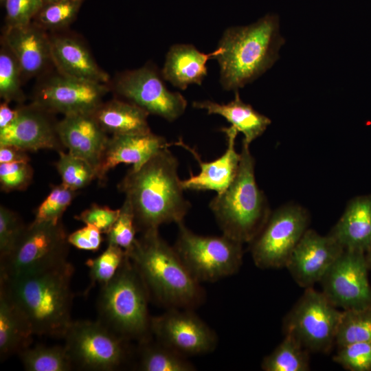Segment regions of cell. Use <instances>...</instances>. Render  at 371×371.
<instances>
[{
    "instance_id": "obj_44",
    "label": "cell",
    "mask_w": 371,
    "mask_h": 371,
    "mask_svg": "<svg viewBox=\"0 0 371 371\" xmlns=\"http://www.w3.org/2000/svg\"><path fill=\"white\" fill-rule=\"evenodd\" d=\"M30 161L27 151L12 145L0 146V164Z\"/></svg>"
},
{
    "instance_id": "obj_41",
    "label": "cell",
    "mask_w": 371,
    "mask_h": 371,
    "mask_svg": "<svg viewBox=\"0 0 371 371\" xmlns=\"http://www.w3.org/2000/svg\"><path fill=\"white\" fill-rule=\"evenodd\" d=\"M5 26L31 23L43 5V0H5Z\"/></svg>"
},
{
    "instance_id": "obj_37",
    "label": "cell",
    "mask_w": 371,
    "mask_h": 371,
    "mask_svg": "<svg viewBox=\"0 0 371 371\" xmlns=\"http://www.w3.org/2000/svg\"><path fill=\"white\" fill-rule=\"evenodd\" d=\"M27 225L19 214L3 205L0 206V260L14 251Z\"/></svg>"
},
{
    "instance_id": "obj_35",
    "label": "cell",
    "mask_w": 371,
    "mask_h": 371,
    "mask_svg": "<svg viewBox=\"0 0 371 371\" xmlns=\"http://www.w3.org/2000/svg\"><path fill=\"white\" fill-rule=\"evenodd\" d=\"M82 2L65 1L43 4L32 22L46 31L65 28L76 17Z\"/></svg>"
},
{
    "instance_id": "obj_20",
    "label": "cell",
    "mask_w": 371,
    "mask_h": 371,
    "mask_svg": "<svg viewBox=\"0 0 371 371\" xmlns=\"http://www.w3.org/2000/svg\"><path fill=\"white\" fill-rule=\"evenodd\" d=\"M171 145L164 137L152 131L111 135L96 172L95 180L100 186H104L108 173L117 165L131 164V168L137 170L158 151Z\"/></svg>"
},
{
    "instance_id": "obj_16",
    "label": "cell",
    "mask_w": 371,
    "mask_h": 371,
    "mask_svg": "<svg viewBox=\"0 0 371 371\" xmlns=\"http://www.w3.org/2000/svg\"><path fill=\"white\" fill-rule=\"evenodd\" d=\"M15 120L0 129V146L12 145L27 152L39 150H64L52 114L32 102L20 104Z\"/></svg>"
},
{
    "instance_id": "obj_36",
    "label": "cell",
    "mask_w": 371,
    "mask_h": 371,
    "mask_svg": "<svg viewBox=\"0 0 371 371\" xmlns=\"http://www.w3.org/2000/svg\"><path fill=\"white\" fill-rule=\"evenodd\" d=\"M77 194V191L62 183L52 185L49 193L36 209L33 221L57 223L61 221L64 212Z\"/></svg>"
},
{
    "instance_id": "obj_17",
    "label": "cell",
    "mask_w": 371,
    "mask_h": 371,
    "mask_svg": "<svg viewBox=\"0 0 371 371\" xmlns=\"http://www.w3.org/2000/svg\"><path fill=\"white\" fill-rule=\"evenodd\" d=\"M344 248L329 234L307 229L292 252L286 268L301 287L319 282Z\"/></svg>"
},
{
    "instance_id": "obj_5",
    "label": "cell",
    "mask_w": 371,
    "mask_h": 371,
    "mask_svg": "<svg viewBox=\"0 0 371 371\" xmlns=\"http://www.w3.org/2000/svg\"><path fill=\"white\" fill-rule=\"evenodd\" d=\"M255 159L249 146L242 143L237 174L223 192L209 204L223 234L240 243H251L270 212L266 197L255 178Z\"/></svg>"
},
{
    "instance_id": "obj_6",
    "label": "cell",
    "mask_w": 371,
    "mask_h": 371,
    "mask_svg": "<svg viewBox=\"0 0 371 371\" xmlns=\"http://www.w3.org/2000/svg\"><path fill=\"white\" fill-rule=\"evenodd\" d=\"M150 299L141 276L126 255L113 278L100 286L98 320L128 341H146L153 337Z\"/></svg>"
},
{
    "instance_id": "obj_40",
    "label": "cell",
    "mask_w": 371,
    "mask_h": 371,
    "mask_svg": "<svg viewBox=\"0 0 371 371\" xmlns=\"http://www.w3.org/2000/svg\"><path fill=\"white\" fill-rule=\"evenodd\" d=\"M34 170L30 162L0 164V187L5 192L23 191L32 183Z\"/></svg>"
},
{
    "instance_id": "obj_10",
    "label": "cell",
    "mask_w": 371,
    "mask_h": 371,
    "mask_svg": "<svg viewBox=\"0 0 371 371\" xmlns=\"http://www.w3.org/2000/svg\"><path fill=\"white\" fill-rule=\"evenodd\" d=\"M341 313L322 291L306 288L285 316L283 331L310 352L327 353L335 345Z\"/></svg>"
},
{
    "instance_id": "obj_2",
    "label": "cell",
    "mask_w": 371,
    "mask_h": 371,
    "mask_svg": "<svg viewBox=\"0 0 371 371\" xmlns=\"http://www.w3.org/2000/svg\"><path fill=\"white\" fill-rule=\"evenodd\" d=\"M74 267L67 261L37 273L12 278L0 276V286L27 319L34 335L63 338L73 321Z\"/></svg>"
},
{
    "instance_id": "obj_29",
    "label": "cell",
    "mask_w": 371,
    "mask_h": 371,
    "mask_svg": "<svg viewBox=\"0 0 371 371\" xmlns=\"http://www.w3.org/2000/svg\"><path fill=\"white\" fill-rule=\"evenodd\" d=\"M309 353L293 336L285 334L282 342L264 357L261 368L265 371H307Z\"/></svg>"
},
{
    "instance_id": "obj_21",
    "label": "cell",
    "mask_w": 371,
    "mask_h": 371,
    "mask_svg": "<svg viewBox=\"0 0 371 371\" xmlns=\"http://www.w3.org/2000/svg\"><path fill=\"white\" fill-rule=\"evenodd\" d=\"M59 138L68 152L89 163L96 172L109 136L92 113L64 115L57 122Z\"/></svg>"
},
{
    "instance_id": "obj_32",
    "label": "cell",
    "mask_w": 371,
    "mask_h": 371,
    "mask_svg": "<svg viewBox=\"0 0 371 371\" xmlns=\"http://www.w3.org/2000/svg\"><path fill=\"white\" fill-rule=\"evenodd\" d=\"M22 73L16 58L1 41L0 49V97L4 102L22 104L25 95L21 89Z\"/></svg>"
},
{
    "instance_id": "obj_11",
    "label": "cell",
    "mask_w": 371,
    "mask_h": 371,
    "mask_svg": "<svg viewBox=\"0 0 371 371\" xmlns=\"http://www.w3.org/2000/svg\"><path fill=\"white\" fill-rule=\"evenodd\" d=\"M308 223L306 210L296 204H287L270 212L259 233L249 243L255 265L262 269L285 267Z\"/></svg>"
},
{
    "instance_id": "obj_45",
    "label": "cell",
    "mask_w": 371,
    "mask_h": 371,
    "mask_svg": "<svg viewBox=\"0 0 371 371\" xmlns=\"http://www.w3.org/2000/svg\"><path fill=\"white\" fill-rule=\"evenodd\" d=\"M18 112V107L12 109L8 102L3 101L0 104V129L12 123L16 117Z\"/></svg>"
},
{
    "instance_id": "obj_9",
    "label": "cell",
    "mask_w": 371,
    "mask_h": 371,
    "mask_svg": "<svg viewBox=\"0 0 371 371\" xmlns=\"http://www.w3.org/2000/svg\"><path fill=\"white\" fill-rule=\"evenodd\" d=\"M63 339L74 367L83 370H118L129 357L128 341L99 320L72 321Z\"/></svg>"
},
{
    "instance_id": "obj_46",
    "label": "cell",
    "mask_w": 371,
    "mask_h": 371,
    "mask_svg": "<svg viewBox=\"0 0 371 371\" xmlns=\"http://www.w3.org/2000/svg\"><path fill=\"white\" fill-rule=\"evenodd\" d=\"M366 260L369 270H371V247L365 253Z\"/></svg>"
},
{
    "instance_id": "obj_42",
    "label": "cell",
    "mask_w": 371,
    "mask_h": 371,
    "mask_svg": "<svg viewBox=\"0 0 371 371\" xmlns=\"http://www.w3.org/2000/svg\"><path fill=\"white\" fill-rule=\"evenodd\" d=\"M119 213L120 208L114 210L109 206L93 203L76 216L75 218L85 225H93L102 234H106L117 218Z\"/></svg>"
},
{
    "instance_id": "obj_34",
    "label": "cell",
    "mask_w": 371,
    "mask_h": 371,
    "mask_svg": "<svg viewBox=\"0 0 371 371\" xmlns=\"http://www.w3.org/2000/svg\"><path fill=\"white\" fill-rule=\"evenodd\" d=\"M126 256V251L122 248L107 245L106 249L101 254L87 260L85 264L89 269L91 284L86 292H89L95 284L101 286L109 282L117 271Z\"/></svg>"
},
{
    "instance_id": "obj_24",
    "label": "cell",
    "mask_w": 371,
    "mask_h": 371,
    "mask_svg": "<svg viewBox=\"0 0 371 371\" xmlns=\"http://www.w3.org/2000/svg\"><path fill=\"white\" fill-rule=\"evenodd\" d=\"M328 234L344 249L368 251L371 247V196L350 201Z\"/></svg>"
},
{
    "instance_id": "obj_19",
    "label": "cell",
    "mask_w": 371,
    "mask_h": 371,
    "mask_svg": "<svg viewBox=\"0 0 371 371\" xmlns=\"http://www.w3.org/2000/svg\"><path fill=\"white\" fill-rule=\"evenodd\" d=\"M225 134L227 149L221 157L210 162L203 161L194 148L185 144L181 138L172 145L179 146L191 153L200 166V172L194 175L190 172L188 179L181 180L184 190H214L217 194L225 191L234 179L239 167L240 153L236 150L235 143L238 132L232 127L221 129Z\"/></svg>"
},
{
    "instance_id": "obj_12",
    "label": "cell",
    "mask_w": 371,
    "mask_h": 371,
    "mask_svg": "<svg viewBox=\"0 0 371 371\" xmlns=\"http://www.w3.org/2000/svg\"><path fill=\"white\" fill-rule=\"evenodd\" d=\"M113 90L120 99L169 122L182 115L187 107L183 95L170 91L161 74L151 65L120 74L114 80Z\"/></svg>"
},
{
    "instance_id": "obj_26",
    "label": "cell",
    "mask_w": 371,
    "mask_h": 371,
    "mask_svg": "<svg viewBox=\"0 0 371 371\" xmlns=\"http://www.w3.org/2000/svg\"><path fill=\"white\" fill-rule=\"evenodd\" d=\"M34 335L23 312L0 286V359L3 361L30 346Z\"/></svg>"
},
{
    "instance_id": "obj_38",
    "label": "cell",
    "mask_w": 371,
    "mask_h": 371,
    "mask_svg": "<svg viewBox=\"0 0 371 371\" xmlns=\"http://www.w3.org/2000/svg\"><path fill=\"white\" fill-rule=\"evenodd\" d=\"M137 232L132 207L128 201L124 199L120 207L117 218L106 234L107 245H115L127 251L134 243Z\"/></svg>"
},
{
    "instance_id": "obj_27",
    "label": "cell",
    "mask_w": 371,
    "mask_h": 371,
    "mask_svg": "<svg viewBox=\"0 0 371 371\" xmlns=\"http://www.w3.org/2000/svg\"><path fill=\"white\" fill-rule=\"evenodd\" d=\"M92 114L101 128L111 135L151 131L148 122L149 114L136 104L120 98L103 102Z\"/></svg>"
},
{
    "instance_id": "obj_1",
    "label": "cell",
    "mask_w": 371,
    "mask_h": 371,
    "mask_svg": "<svg viewBox=\"0 0 371 371\" xmlns=\"http://www.w3.org/2000/svg\"><path fill=\"white\" fill-rule=\"evenodd\" d=\"M178 166L177 159L166 147L138 169L131 168L118 184L132 207L137 232L183 222L191 204L183 194Z\"/></svg>"
},
{
    "instance_id": "obj_23",
    "label": "cell",
    "mask_w": 371,
    "mask_h": 371,
    "mask_svg": "<svg viewBox=\"0 0 371 371\" xmlns=\"http://www.w3.org/2000/svg\"><path fill=\"white\" fill-rule=\"evenodd\" d=\"M221 51L218 47L214 52L204 54L192 45H174L166 54L161 74L164 80L181 90L191 84L200 85L207 74V60L216 58Z\"/></svg>"
},
{
    "instance_id": "obj_7",
    "label": "cell",
    "mask_w": 371,
    "mask_h": 371,
    "mask_svg": "<svg viewBox=\"0 0 371 371\" xmlns=\"http://www.w3.org/2000/svg\"><path fill=\"white\" fill-rule=\"evenodd\" d=\"M174 247L200 283L213 282L237 273L243 262V243L225 234L203 236L181 223Z\"/></svg>"
},
{
    "instance_id": "obj_39",
    "label": "cell",
    "mask_w": 371,
    "mask_h": 371,
    "mask_svg": "<svg viewBox=\"0 0 371 371\" xmlns=\"http://www.w3.org/2000/svg\"><path fill=\"white\" fill-rule=\"evenodd\" d=\"M333 361L350 371H371V341L338 348Z\"/></svg>"
},
{
    "instance_id": "obj_18",
    "label": "cell",
    "mask_w": 371,
    "mask_h": 371,
    "mask_svg": "<svg viewBox=\"0 0 371 371\" xmlns=\"http://www.w3.org/2000/svg\"><path fill=\"white\" fill-rule=\"evenodd\" d=\"M1 41L18 61L23 81L41 75L53 64L49 36L32 21L23 25L5 26Z\"/></svg>"
},
{
    "instance_id": "obj_14",
    "label": "cell",
    "mask_w": 371,
    "mask_h": 371,
    "mask_svg": "<svg viewBox=\"0 0 371 371\" xmlns=\"http://www.w3.org/2000/svg\"><path fill=\"white\" fill-rule=\"evenodd\" d=\"M150 329L157 341L186 357L211 352L218 344L215 332L191 309L168 308L151 317Z\"/></svg>"
},
{
    "instance_id": "obj_47",
    "label": "cell",
    "mask_w": 371,
    "mask_h": 371,
    "mask_svg": "<svg viewBox=\"0 0 371 371\" xmlns=\"http://www.w3.org/2000/svg\"><path fill=\"white\" fill-rule=\"evenodd\" d=\"M65 1H82L83 0H43V4H47V3H53V2Z\"/></svg>"
},
{
    "instance_id": "obj_43",
    "label": "cell",
    "mask_w": 371,
    "mask_h": 371,
    "mask_svg": "<svg viewBox=\"0 0 371 371\" xmlns=\"http://www.w3.org/2000/svg\"><path fill=\"white\" fill-rule=\"evenodd\" d=\"M102 232L95 226L85 225L68 235V242L77 249L97 251L103 241Z\"/></svg>"
},
{
    "instance_id": "obj_33",
    "label": "cell",
    "mask_w": 371,
    "mask_h": 371,
    "mask_svg": "<svg viewBox=\"0 0 371 371\" xmlns=\"http://www.w3.org/2000/svg\"><path fill=\"white\" fill-rule=\"evenodd\" d=\"M58 153V159L55 166L60 176L61 183L65 186L78 191L96 179L95 170L86 161L65 150Z\"/></svg>"
},
{
    "instance_id": "obj_8",
    "label": "cell",
    "mask_w": 371,
    "mask_h": 371,
    "mask_svg": "<svg viewBox=\"0 0 371 371\" xmlns=\"http://www.w3.org/2000/svg\"><path fill=\"white\" fill-rule=\"evenodd\" d=\"M68 235L62 220L27 225L14 251L1 260L0 276L12 278L42 271L67 261Z\"/></svg>"
},
{
    "instance_id": "obj_48",
    "label": "cell",
    "mask_w": 371,
    "mask_h": 371,
    "mask_svg": "<svg viewBox=\"0 0 371 371\" xmlns=\"http://www.w3.org/2000/svg\"><path fill=\"white\" fill-rule=\"evenodd\" d=\"M5 0H1V2L3 3Z\"/></svg>"
},
{
    "instance_id": "obj_13",
    "label": "cell",
    "mask_w": 371,
    "mask_h": 371,
    "mask_svg": "<svg viewBox=\"0 0 371 371\" xmlns=\"http://www.w3.org/2000/svg\"><path fill=\"white\" fill-rule=\"evenodd\" d=\"M365 253L344 249L320 280L322 292L343 310L371 307V286Z\"/></svg>"
},
{
    "instance_id": "obj_28",
    "label": "cell",
    "mask_w": 371,
    "mask_h": 371,
    "mask_svg": "<svg viewBox=\"0 0 371 371\" xmlns=\"http://www.w3.org/2000/svg\"><path fill=\"white\" fill-rule=\"evenodd\" d=\"M138 368L143 371H194L187 357L152 338L139 343Z\"/></svg>"
},
{
    "instance_id": "obj_25",
    "label": "cell",
    "mask_w": 371,
    "mask_h": 371,
    "mask_svg": "<svg viewBox=\"0 0 371 371\" xmlns=\"http://www.w3.org/2000/svg\"><path fill=\"white\" fill-rule=\"evenodd\" d=\"M192 106L206 110L209 115L216 114L223 117L231 124V127L243 133V142L249 146L264 133L271 122L268 117L244 102L238 90L235 91L234 100L227 104H218L211 100L194 101Z\"/></svg>"
},
{
    "instance_id": "obj_30",
    "label": "cell",
    "mask_w": 371,
    "mask_h": 371,
    "mask_svg": "<svg viewBox=\"0 0 371 371\" xmlns=\"http://www.w3.org/2000/svg\"><path fill=\"white\" fill-rule=\"evenodd\" d=\"M18 355L28 371H68L74 368L65 346H30Z\"/></svg>"
},
{
    "instance_id": "obj_15",
    "label": "cell",
    "mask_w": 371,
    "mask_h": 371,
    "mask_svg": "<svg viewBox=\"0 0 371 371\" xmlns=\"http://www.w3.org/2000/svg\"><path fill=\"white\" fill-rule=\"evenodd\" d=\"M109 90L106 84L78 80L57 72L38 85L32 102L52 113H93Z\"/></svg>"
},
{
    "instance_id": "obj_22",
    "label": "cell",
    "mask_w": 371,
    "mask_h": 371,
    "mask_svg": "<svg viewBox=\"0 0 371 371\" xmlns=\"http://www.w3.org/2000/svg\"><path fill=\"white\" fill-rule=\"evenodd\" d=\"M52 63L59 74L85 81L108 84L109 76L101 69L78 39L67 35L49 36Z\"/></svg>"
},
{
    "instance_id": "obj_31",
    "label": "cell",
    "mask_w": 371,
    "mask_h": 371,
    "mask_svg": "<svg viewBox=\"0 0 371 371\" xmlns=\"http://www.w3.org/2000/svg\"><path fill=\"white\" fill-rule=\"evenodd\" d=\"M371 341V307L341 311L335 344L337 348Z\"/></svg>"
},
{
    "instance_id": "obj_4",
    "label": "cell",
    "mask_w": 371,
    "mask_h": 371,
    "mask_svg": "<svg viewBox=\"0 0 371 371\" xmlns=\"http://www.w3.org/2000/svg\"><path fill=\"white\" fill-rule=\"evenodd\" d=\"M284 43L276 14L225 30L218 43L222 51L216 57L223 88L236 91L257 79L277 61Z\"/></svg>"
},
{
    "instance_id": "obj_3",
    "label": "cell",
    "mask_w": 371,
    "mask_h": 371,
    "mask_svg": "<svg viewBox=\"0 0 371 371\" xmlns=\"http://www.w3.org/2000/svg\"><path fill=\"white\" fill-rule=\"evenodd\" d=\"M141 276L150 295L167 308L191 309L205 299L201 283L190 273L174 246L159 229L141 233L125 251Z\"/></svg>"
}]
</instances>
